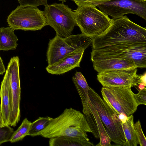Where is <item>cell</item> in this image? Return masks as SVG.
I'll list each match as a JSON object with an SVG mask.
<instances>
[{
    "label": "cell",
    "mask_w": 146,
    "mask_h": 146,
    "mask_svg": "<svg viewBox=\"0 0 146 146\" xmlns=\"http://www.w3.org/2000/svg\"><path fill=\"white\" fill-rule=\"evenodd\" d=\"M19 66V57L14 56L10 60L7 68L9 76L11 101L9 124L13 127L17 125L21 117V90Z\"/></svg>",
    "instance_id": "7c38bea8"
},
{
    "label": "cell",
    "mask_w": 146,
    "mask_h": 146,
    "mask_svg": "<svg viewBox=\"0 0 146 146\" xmlns=\"http://www.w3.org/2000/svg\"><path fill=\"white\" fill-rule=\"evenodd\" d=\"M137 68L106 71L98 73L97 79L103 87L137 86Z\"/></svg>",
    "instance_id": "4fadbf2b"
},
{
    "label": "cell",
    "mask_w": 146,
    "mask_h": 146,
    "mask_svg": "<svg viewBox=\"0 0 146 146\" xmlns=\"http://www.w3.org/2000/svg\"><path fill=\"white\" fill-rule=\"evenodd\" d=\"M111 0H76L74 1L78 5L96 7L98 5Z\"/></svg>",
    "instance_id": "d4e9b609"
},
{
    "label": "cell",
    "mask_w": 146,
    "mask_h": 146,
    "mask_svg": "<svg viewBox=\"0 0 146 146\" xmlns=\"http://www.w3.org/2000/svg\"><path fill=\"white\" fill-rule=\"evenodd\" d=\"M0 97L1 110L3 123L5 126H8L11 101L9 76L7 69L1 82Z\"/></svg>",
    "instance_id": "2e32d148"
},
{
    "label": "cell",
    "mask_w": 146,
    "mask_h": 146,
    "mask_svg": "<svg viewBox=\"0 0 146 146\" xmlns=\"http://www.w3.org/2000/svg\"><path fill=\"white\" fill-rule=\"evenodd\" d=\"M4 126H5L4 124L2 117L0 105V127H3Z\"/></svg>",
    "instance_id": "f546056e"
},
{
    "label": "cell",
    "mask_w": 146,
    "mask_h": 146,
    "mask_svg": "<svg viewBox=\"0 0 146 146\" xmlns=\"http://www.w3.org/2000/svg\"><path fill=\"white\" fill-rule=\"evenodd\" d=\"M131 86L125 87H103L101 92L103 99L118 114L128 116L136 111L138 106Z\"/></svg>",
    "instance_id": "9c48e42d"
},
{
    "label": "cell",
    "mask_w": 146,
    "mask_h": 146,
    "mask_svg": "<svg viewBox=\"0 0 146 146\" xmlns=\"http://www.w3.org/2000/svg\"><path fill=\"white\" fill-rule=\"evenodd\" d=\"M74 11L77 26L82 33L91 38L100 36L110 28L113 19L96 7L78 5Z\"/></svg>",
    "instance_id": "3957f363"
},
{
    "label": "cell",
    "mask_w": 146,
    "mask_h": 146,
    "mask_svg": "<svg viewBox=\"0 0 146 146\" xmlns=\"http://www.w3.org/2000/svg\"><path fill=\"white\" fill-rule=\"evenodd\" d=\"M146 73L142 75H137V84H141L146 86Z\"/></svg>",
    "instance_id": "4316f807"
},
{
    "label": "cell",
    "mask_w": 146,
    "mask_h": 146,
    "mask_svg": "<svg viewBox=\"0 0 146 146\" xmlns=\"http://www.w3.org/2000/svg\"><path fill=\"white\" fill-rule=\"evenodd\" d=\"M88 95L92 103L106 128L111 141L118 145L125 146L126 139L119 114L90 87Z\"/></svg>",
    "instance_id": "277c9868"
},
{
    "label": "cell",
    "mask_w": 146,
    "mask_h": 146,
    "mask_svg": "<svg viewBox=\"0 0 146 146\" xmlns=\"http://www.w3.org/2000/svg\"><path fill=\"white\" fill-rule=\"evenodd\" d=\"M92 52L98 54L129 58L134 61L137 68L146 67V43H121L92 50Z\"/></svg>",
    "instance_id": "30bf717a"
},
{
    "label": "cell",
    "mask_w": 146,
    "mask_h": 146,
    "mask_svg": "<svg viewBox=\"0 0 146 146\" xmlns=\"http://www.w3.org/2000/svg\"><path fill=\"white\" fill-rule=\"evenodd\" d=\"M20 5L25 6L37 7L40 5L44 6L48 4V0H17Z\"/></svg>",
    "instance_id": "cb8c5ba5"
},
{
    "label": "cell",
    "mask_w": 146,
    "mask_h": 146,
    "mask_svg": "<svg viewBox=\"0 0 146 146\" xmlns=\"http://www.w3.org/2000/svg\"><path fill=\"white\" fill-rule=\"evenodd\" d=\"M59 1H61L62 2V3H64V2H65L67 0H58ZM71 1H76V0H70Z\"/></svg>",
    "instance_id": "1f68e13d"
},
{
    "label": "cell",
    "mask_w": 146,
    "mask_h": 146,
    "mask_svg": "<svg viewBox=\"0 0 146 146\" xmlns=\"http://www.w3.org/2000/svg\"><path fill=\"white\" fill-rule=\"evenodd\" d=\"M85 50L81 48L68 54L55 63L48 65L46 68V71L52 74L60 75L80 67Z\"/></svg>",
    "instance_id": "9a60e30c"
},
{
    "label": "cell",
    "mask_w": 146,
    "mask_h": 146,
    "mask_svg": "<svg viewBox=\"0 0 146 146\" xmlns=\"http://www.w3.org/2000/svg\"><path fill=\"white\" fill-rule=\"evenodd\" d=\"M119 117L122 123L125 122L127 118V116L123 113H120L119 114Z\"/></svg>",
    "instance_id": "f1b7e54d"
},
{
    "label": "cell",
    "mask_w": 146,
    "mask_h": 146,
    "mask_svg": "<svg viewBox=\"0 0 146 146\" xmlns=\"http://www.w3.org/2000/svg\"><path fill=\"white\" fill-rule=\"evenodd\" d=\"M139 84V88L140 90L146 88V86L143 84Z\"/></svg>",
    "instance_id": "4dcf8cb0"
},
{
    "label": "cell",
    "mask_w": 146,
    "mask_h": 146,
    "mask_svg": "<svg viewBox=\"0 0 146 146\" xmlns=\"http://www.w3.org/2000/svg\"><path fill=\"white\" fill-rule=\"evenodd\" d=\"M7 21L14 30L35 31L48 25L43 11L37 7L20 5L11 12Z\"/></svg>",
    "instance_id": "ba28073f"
},
{
    "label": "cell",
    "mask_w": 146,
    "mask_h": 146,
    "mask_svg": "<svg viewBox=\"0 0 146 146\" xmlns=\"http://www.w3.org/2000/svg\"><path fill=\"white\" fill-rule=\"evenodd\" d=\"M92 39L81 33L65 38L57 35L50 39L46 53L48 65L52 64L68 54L78 49L85 50L92 45Z\"/></svg>",
    "instance_id": "52a82bcc"
},
{
    "label": "cell",
    "mask_w": 146,
    "mask_h": 146,
    "mask_svg": "<svg viewBox=\"0 0 146 146\" xmlns=\"http://www.w3.org/2000/svg\"><path fill=\"white\" fill-rule=\"evenodd\" d=\"M87 132L92 131L84 115L71 108L65 109L58 117L51 118L39 135L49 139L63 136L88 139Z\"/></svg>",
    "instance_id": "7a4b0ae2"
},
{
    "label": "cell",
    "mask_w": 146,
    "mask_h": 146,
    "mask_svg": "<svg viewBox=\"0 0 146 146\" xmlns=\"http://www.w3.org/2000/svg\"><path fill=\"white\" fill-rule=\"evenodd\" d=\"M136 102L138 106L140 105H146V88L140 90L137 94H134Z\"/></svg>",
    "instance_id": "484cf974"
},
{
    "label": "cell",
    "mask_w": 146,
    "mask_h": 146,
    "mask_svg": "<svg viewBox=\"0 0 146 146\" xmlns=\"http://www.w3.org/2000/svg\"><path fill=\"white\" fill-rule=\"evenodd\" d=\"M92 39V50L122 43H146V29L124 15L113 19L112 25L104 34Z\"/></svg>",
    "instance_id": "6da1fadb"
},
{
    "label": "cell",
    "mask_w": 146,
    "mask_h": 146,
    "mask_svg": "<svg viewBox=\"0 0 146 146\" xmlns=\"http://www.w3.org/2000/svg\"><path fill=\"white\" fill-rule=\"evenodd\" d=\"M6 71L3 60L0 56V75L3 74Z\"/></svg>",
    "instance_id": "83f0119b"
},
{
    "label": "cell",
    "mask_w": 146,
    "mask_h": 146,
    "mask_svg": "<svg viewBox=\"0 0 146 146\" xmlns=\"http://www.w3.org/2000/svg\"><path fill=\"white\" fill-rule=\"evenodd\" d=\"M50 146H91L94 145L89 139L71 136H60L49 138Z\"/></svg>",
    "instance_id": "e0dca14e"
},
{
    "label": "cell",
    "mask_w": 146,
    "mask_h": 146,
    "mask_svg": "<svg viewBox=\"0 0 146 146\" xmlns=\"http://www.w3.org/2000/svg\"><path fill=\"white\" fill-rule=\"evenodd\" d=\"M43 11L48 25L52 27L56 35L60 37L71 35L74 27L77 26L74 12L62 3L47 4Z\"/></svg>",
    "instance_id": "8992f818"
},
{
    "label": "cell",
    "mask_w": 146,
    "mask_h": 146,
    "mask_svg": "<svg viewBox=\"0 0 146 146\" xmlns=\"http://www.w3.org/2000/svg\"><path fill=\"white\" fill-rule=\"evenodd\" d=\"M14 31L10 27L0 28V51L14 50L16 48L18 39Z\"/></svg>",
    "instance_id": "ac0fdd59"
},
{
    "label": "cell",
    "mask_w": 146,
    "mask_h": 146,
    "mask_svg": "<svg viewBox=\"0 0 146 146\" xmlns=\"http://www.w3.org/2000/svg\"><path fill=\"white\" fill-rule=\"evenodd\" d=\"M81 98L82 111L94 136L100 139L96 146H110L111 140L97 111L92 103L88 95L90 87L86 80L79 81L74 84Z\"/></svg>",
    "instance_id": "5b68a950"
},
{
    "label": "cell",
    "mask_w": 146,
    "mask_h": 146,
    "mask_svg": "<svg viewBox=\"0 0 146 146\" xmlns=\"http://www.w3.org/2000/svg\"><path fill=\"white\" fill-rule=\"evenodd\" d=\"M93 67L98 73L106 71L137 68L134 61L131 59L102 55L91 52Z\"/></svg>",
    "instance_id": "5bb4252c"
},
{
    "label": "cell",
    "mask_w": 146,
    "mask_h": 146,
    "mask_svg": "<svg viewBox=\"0 0 146 146\" xmlns=\"http://www.w3.org/2000/svg\"><path fill=\"white\" fill-rule=\"evenodd\" d=\"M134 126L139 141V144L141 146H146V139L143 131L139 120L135 123H134Z\"/></svg>",
    "instance_id": "603a6c76"
},
{
    "label": "cell",
    "mask_w": 146,
    "mask_h": 146,
    "mask_svg": "<svg viewBox=\"0 0 146 146\" xmlns=\"http://www.w3.org/2000/svg\"><path fill=\"white\" fill-rule=\"evenodd\" d=\"M101 11L115 19L127 14H135L146 20V1L111 0L97 6Z\"/></svg>",
    "instance_id": "8fae6325"
},
{
    "label": "cell",
    "mask_w": 146,
    "mask_h": 146,
    "mask_svg": "<svg viewBox=\"0 0 146 146\" xmlns=\"http://www.w3.org/2000/svg\"><path fill=\"white\" fill-rule=\"evenodd\" d=\"M122 124L126 139L125 146H137L139 141L135 130L133 114L127 116L126 121Z\"/></svg>",
    "instance_id": "d6986e66"
},
{
    "label": "cell",
    "mask_w": 146,
    "mask_h": 146,
    "mask_svg": "<svg viewBox=\"0 0 146 146\" xmlns=\"http://www.w3.org/2000/svg\"><path fill=\"white\" fill-rule=\"evenodd\" d=\"M31 123L27 118L24 119L20 126L14 131L9 141L12 143H15L22 140L28 135Z\"/></svg>",
    "instance_id": "ffe728a7"
},
{
    "label": "cell",
    "mask_w": 146,
    "mask_h": 146,
    "mask_svg": "<svg viewBox=\"0 0 146 146\" xmlns=\"http://www.w3.org/2000/svg\"><path fill=\"white\" fill-rule=\"evenodd\" d=\"M51 118L48 116L39 117L31 123L28 135L33 137L39 135V133L44 129L48 125Z\"/></svg>",
    "instance_id": "44dd1931"
},
{
    "label": "cell",
    "mask_w": 146,
    "mask_h": 146,
    "mask_svg": "<svg viewBox=\"0 0 146 146\" xmlns=\"http://www.w3.org/2000/svg\"><path fill=\"white\" fill-rule=\"evenodd\" d=\"M134 0L139 1H146V0Z\"/></svg>",
    "instance_id": "d6a6232c"
},
{
    "label": "cell",
    "mask_w": 146,
    "mask_h": 146,
    "mask_svg": "<svg viewBox=\"0 0 146 146\" xmlns=\"http://www.w3.org/2000/svg\"><path fill=\"white\" fill-rule=\"evenodd\" d=\"M14 131L13 129L10 125L0 127V145L9 141Z\"/></svg>",
    "instance_id": "7402d4cb"
}]
</instances>
